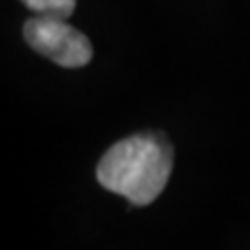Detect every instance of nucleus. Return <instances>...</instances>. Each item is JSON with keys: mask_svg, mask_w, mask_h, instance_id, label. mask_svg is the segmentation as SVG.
Segmentation results:
<instances>
[{"mask_svg": "<svg viewBox=\"0 0 250 250\" xmlns=\"http://www.w3.org/2000/svg\"><path fill=\"white\" fill-rule=\"evenodd\" d=\"M173 169V148L163 136L138 134L117 142L96 167L104 190L146 207L161 196Z\"/></svg>", "mask_w": 250, "mask_h": 250, "instance_id": "obj_1", "label": "nucleus"}, {"mask_svg": "<svg viewBox=\"0 0 250 250\" xmlns=\"http://www.w3.org/2000/svg\"><path fill=\"white\" fill-rule=\"evenodd\" d=\"M23 38L38 54L61 67H83L92 61V42L65 19L38 15L25 21Z\"/></svg>", "mask_w": 250, "mask_h": 250, "instance_id": "obj_2", "label": "nucleus"}, {"mask_svg": "<svg viewBox=\"0 0 250 250\" xmlns=\"http://www.w3.org/2000/svg\"><path fill=\"white\" fill-rule=\"evenodd\" d=\"M21 2L25 4L29 11H34L38 15L67 19L73 15L77 0H21Z\"/></svg>", "mask_w": 250, "mask_h": 250, "instance_id": "obj_3", "label": "nucleus"}]
</instances>
